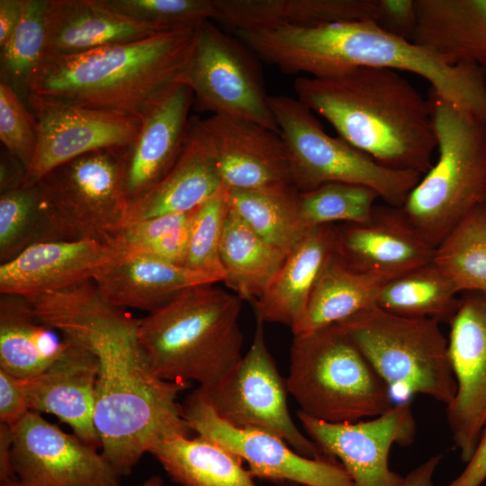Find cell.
<instances>
[{"label": "cell", "instance_id": "cell-42", "mask_svg": "<svg viewBox=\"0 0 486 486\" xmlns=\"http://www.w3.org/2000/svg\"><path fill=\"white\" fill-rule=\"evenodd\" d=\"M0 140L28 170L37 146V123L17 92L4 82L0 83Z\"/></svg>", "mask_w": 486, "mask_h": 486}, {"label": "cell", "instance_id": "cell-37", "mask_svg": "<svg viewBox=\"0 0 486 486\" xmlns=\"http://www.w3.org/2000/svg\"><path fill=\"white\" fill-rule=\"evenodd\" d=\"M195 210L127 224L112 245L121 254L144 255L184 266Z\"/></svg>", "mask_w": 486, "mask_h": 486}, {"label": "cell", "instance_id": "cell-27", "mask_svg": "<svg viewBox=\"0 0 486 486\" xmlns=\"http://www.w3.org/2000/svg\"><path fill=\"white\" fill-rule=\"evenodd\" d=\"M215 21L234 32L379 21L378 0H216Z\"/></svg>", "mask_w": 486, "mask_h": 486}, {"label": "cell", "instance_id": "cell-22", "mask_svg": "<svg viewBox=\"0 0 486 486\" xmlns=\"http://www.w3.org/2000/svg\"><path fill=\"white\" fill-rule=\"evenodd\" d=\"M117 253L113 245L91 239L33 245L0 265V294L26 296L72 286L92 279Z\"/></svg>", "mask_w": 486, "mask_h": 486}, {"label": "cell", "instance_id": "cell-26", "mask_svg": "<svg viewBox=\"0 0 486 486\" xmlns=\"http://www.w3.org/2000/svg\"><path fill=\"white\" fill-rule=\"evenodd\" d=\"M337 240L338 228L334 224L310 229L287 255L265 293L253 302L256 316L292 330L305 313L323 267L337 251Z\"/></svg>", "mask_w": 486, "mask_h": 486}, {"label": "cell", "instance_id": "cell-9", "mask_svg": "<svg viewBox=\"0 0 486 486\" xmlns=\"http://www.w3.org/2000/svg\"><path fill=\"white\" fill-rule=\"evenodd\" d=\"M269 104L300 193L331 182L356 184L374 189L387 204L400 207L421 178L418 172L385 167L339 136L328 135L296 97L269 95Z\"/></svg>", "mask_w": 486, "mask_h": 486}, {"label": "cell", "instance_id": "cell-47", "mask_svg": "<svg viewBox=\"0 0 486 486\" xmlns=\"http://www.w3.org/2000/svg\"><path fill=\"white\" fill-rule=\"evenodd\" d=\"M23 0H0V46L3 47L15 31L22 16Z\"/></svg>", "mask_w": 486, "mask_h": 486}, {"label": "cell", "instance_id": "cell-8", "mask_svg": "<svg viewBox=\"0 0 486 486\" xmlns=\"http://www.w3.org/2000/svg\"><path fill=\"white\" fill-rule=\"evenodd\" d=\"M386 385L394 404L423 394L446 404L456 382L440 322L372 305L338 323Z\"/></svg>", "mask_w": 486, "mask_h": 486}, {"label": "cell", "instance_id": "cell-13", "mask_svg": "<svg viewBox=\"0 0 486 486\" xmlns=\"http://www.w3.org/2000/svg\"><path fill=\"white\" fill-rule=\"evenodd\" d=\"M181 411L191 430L238 456L255 478L307 486H354L336 458H308L270 432L224 421L199 388L186 397Z\"/></svg>", "mask_w": 486, "mask_h": 486}, {"label": "cell", "instance_id": "cell-36", "mask_svg": "<svg viewBox=\"0 0 486 486\" xmlns=\"http://www.w3.org/2000/svg\"><path fill=\"white\" fill-rule=\"evenodd\" d=\"M433 261L458 293L486 295V208L463 220L436 248Z\"/></svg>", "mask_w": 486, "mask_h": 486}, {"label": "cell", "instance_id": "cell-25", "mask_svg": "<svg viewBox=\"0 0 486 486\" xmlns=\"http://www.w3.org/2000/svg\"><path fill=\"white\" fill-rule=\"evenodd\" d=\"M93 281L112 304L151 312L190 286L215 284L209 275L144 255L117 253Z\"/></svg>", "mask_w": 486, "mask_h": 486}, {"label": "cell", "instance_id": "cell-2", "mask_svg": "<svg viewBox=\"0 0 486 486\" xmlns=\"http://www.w3.org/2000/svg\"><path fill=\"white\" fill-rule=\"evenodd\" d=\"M238 39L281 72L320 76L355 67L385 68L425 78L438 95L486 123V73L450 63L433 50L373 22L240 31Z\"/></svg>", "mask_w": 486, "mask_h": 486}, {"label": "cell", "instance_id": "cell-28", "mask_svg": "<svg viewBox=\"0 0 486 486\" xmlns=\"http://www.w3.org/2000/svg\"><path fill=\"white\" fill-rule=\"evenodd\" d=\"M412 41L450 63L467 62L486 73V0H414Z\"/></svg>", "mask_w": 486, "mask_h": 486}, {"label": "cell", "instance_id": "cell-5", "mask_svg": "<svg viewBox=\"0 0 486 486\" xmlns=\"http://www.w3.org/2000/svg\"><path fill=\"white\" fill-rule=\"evenodd\" d=\"M242 300L202 284L184 289L140 320L139 341L153 371L169 382L213 387L243 357Z\"/></svg>", "mask_w": 486, "mask_h": 486}, {"label": "cell", "instance_id": "cell-52", "mask_svg": "<svg viewBox=\"0 0 486 486\" xmlns=\"http://www.w3.org/2000/svg\"><path fill=\"white\" fill-rule=\"evenodd\" d=\"M280 486H307V485H303V484H300L296 482H282L280 483Z\"/></svg>", "mask_w": 486, "mask_h": 486}, {"label": "cell", "instance_id": "cell-11", "mask_svg": "<svg viewBox=\"0 0 486 486\" xmlns=\"http://www.w3.org/2000/svg\"><path fill=\"white\" fill-rule=\"evenodd\" d=\"M252 53L211 20L203 21L194 28L184 81L194 93L197 109L243 119L279 132Z\"/></svg>", "mask_w": 486, "mask_h": 486}, {"label": "cell", "instance_id": "cell-34", "mask_svg": "<svg viewBox=\"0 0 486 486\" xmlns=\"http://www.w3.org/2000/svg\"><path fill=\"white\" fill-rule=\"evenodd\" d=\"M457 294L451 280L432 261L389 279L375 305L399 316L448 323L459 303Z\"/></svg>", "mask_w": 486, "mask_h": 486}, {"label": "cell", "instance_id": "cell-10", "mask_svg": "<svg viewBox=\"0 0 486 486\" xmlns=\"http://www.w3.org/2000/svg\"><path fill=\"white\" fill-rule=\"evenodd\" d=\"M128 147L90 152L58 165L34 182L63 240L112 245L125 226Z\"/></svg>", "mask_w": 486, "mask_h": 486}, {"label": "cell", "instance_id": "cell-4", "mask_svg": "<svg viewBox=\"0 0 486 486\" xmlns=\"http://www.w3.org/2000/svg\"><path fill=\"white\" fill-rule=\"evenodd\" d=\"M194 28L176 29L68 56H45L27 94L141 119L168 87L184 81Z\"/></svg>", "mask_w": 486, "mask_h": 486}, {"label": "cell", "instance_id": "cell-44", "mask_svg": "<svg viewBox=\"0 0 486 486\" xmlns=\"http://www.w3.org/2000/svg\"><path fill=\"white\" fill-rule=\"evenodd\" d=\"M30 411L19 379L0 369V420L13 427Z\"/></svg>", "mask_w": 486, "mask_h": 486}, {"label": "cell", "instance_id": "cell-6", "mask_svg": "<svg viewBox=\"0 0 486 486\" xmlns=\"http://www.w3.org/2000/svg\"><path fill=\"white\" fill-rule=\"evenodd\" d=\"M438 153L400 206L435 248L469 214L486 208V123L430 89Z\"/></svg>", "mask_w": 486, "mask_h": 486}, {"label": "cell", "instance_id": "cell-7", "mask_svg": "<svg viewBox=\"0 0 486 486\" xmlns=\"http://www.w3.org/2000/svg\"><path fill=\"white\" fill-rule=\"evenodd\" d=\"M285 380L299 411L329 423L373 418L394 405L386 385L338 323L293 335Z\"/></svg>", "mask_w": 486, "mask_h": 486}, {"label": "cell", "instance_id": "cell-51", "mask_svg": "<svg viewBox=\"0 0 486 486\" xmlns=\"http://www.w3.org/2000/svg\"><path fill=\"white\" fill-rule=\"evenodd\" d=\"M0 486H23V485L17 478H15V479L1 481Z\"/></svg>", "mask_w": 486, "mask_h": 486}, {"label": "cell", "instance_id": "cell-50", "mask_svg": "<svg viewBox=\"0 0 486 486\" xmlns=\"http://www.w3.org/2000/svg\"><path fill=\"white\" fill-rule=\"evenodd\" d=\"M140 486H165V483L160 476L153 475Z\"/></svg>", "mask_w": 486, "mask_h": 486}, {"label": "cell", "instance_id": "cell-15", "mask_svg": "<svg viewBox=\"0 0 486 486\" xmlns=\"http://www.w3.org/2000/svg\"><path fill=\"white\" fill-rule=\"evenodd\" d=\"M297 416L322 453L336 458L354 486H403L405 476L389 465L393 444L410 445L416 422L410 402L394 404L378 417L353 423H329L301 411Z\"/></svg>", "mask_w": 486, "mask_h": 486}, {"label": "cell", "instance_id": "cell-18", "mask_svg": "<svg viewBox=\"0 0 486 486\" xmlns=\"http://www.w3.org/2000/svg\"><path fill=\"white\" fill-rule=\"evenodd\" d=\"M202 123L228 188L260 190L293 185L279 132L220 114L202 119Z\"/></svg>", "mask_w": 486, "mask_h": 486}, {"label": "cell", "instance_id": "cell-30", "mask_svg": "<svg viewBox=\"0 0 486 486\" xmlns=\"http://www.w3.org/2000/svg\"><path fill=\"white\" fill-rule=\"evenodd\" d=\"M389 279L353 269L336 251L323 267L305 313L292 334L309 333L339 323L375 305L381 288Z\"/></svg>", "mask_w": 486, "mask_h": 486}, {"label": "cell", "instance_id": "cell-20", "mask_svg": "<svg viewBox=\"0 0 486 486\" xmlns=\"http://www.w3.org/2000/svg\"><path fill=\"white\" fill-rule=\"evenodd\" d=\"M337 228V254L356 271L392 278L434 260L436 248L400 207L375 206L365 222Z\"/></svg>", "mask_w": 486, "mask_h": 486}, {"label": "cell", "instance_id": "cell-1", "mask_svg": "<svg viewBox=\"0 0 486 486\" xmlns=\"http://www.w3.org/2000/svg\"><path fill=\"white\" fill-rule=\"evenodd\" d=\"M25 298L44 324L96 356L94 427L101 453L121 477L158 442L188 436L176 401L188 383L153 371L139 341L140 320L109 302L93 279Z\"/></svg>", "mask_w": 486, "mask_h": 486}, {"label": "cell", "instance_id": "cell-39", "mask_svg": "<svg viewBox=\"0 0 486 486\" xmlns=\"http://www.w3.org/2000/svg\"><path fill=\"white\" fill-rule=\"evenodd\" d=\"M378 194L356 184L331 182L299 194L300 207L307 225L314 227L335 221L363 223L370 219Z\"/></svg>", "mask_w": 486, "mask_h": 486}, {"label": "cell", "instance_id": "cell-38", "mask_svg": "<svg viewBox=\"0 0 486 486\" xmlns=\"http://www.w3.org/2000/svg\"><path fill=\"white\" fill-rule=\"evenodd\" d=\"M49 0H23L21 20L1 47V77L18 92L27 93V81L46 55V14Z\"/></svg>", "mask_w": 486, "mask_h": 486}, {"label": "cell", "instance_id": "cell-31", "mask_svg": "<svg viewBox=\"0 0 486 486\" xmlns=\"http://www.w3.org/2000/svg\"><path fill=\"white\" fill-rule=\"evenodd\" d=\"M149 453L181 486H258L238 456L201 436H175Z\"/></svg>", "mask_w": 486, "mask_h": 486}, {"label": "cell", "instance_id": "cell-49", "mask_svg": "<svg viewBox=\"0 0 486 486\" xmlns=\"http://www.w3.org/2000/svg\"><path fill=\"white\" fill-rule=\"evenodd\" d=\"M12 430L0 422V482L17 478L12 458Z\"/></svg>", "mask_w": 486, "mask_h": 486}, {"label": "cell", "instance_id": "cell-43", "mask_svg": "<svg viewBox=\"0 0 486 486\" xmlns=\"http://www.w3.org/2000/svg\"><path fill=\"white\" fill-rule=\"evenodd\" d=\"M378 25L386 32L412 41L417 16L414 0H378Z\"/></svg>", "mask_w": 486, "mask_h": 486}, {"label": "cell", "instance_id": "cell-19", "mask_svg": "<svg viewBox=\"0 0 486 486\" xmlns=\"http://www.w3.org/2000/svg\"><path fill=\"white\" fill-rule=\"evenodd\" d=\"M66 346L41 374L19 379L30 410L55 415L86 444L101 448L94 427L98 359L83 344L62 337Z\"/></svg>", "mask_w": 486, "mask_h": 486}, {"label": "cell", "instance_id": "cell-12", "mask_svg": "<svg viewBox=\"0 0 486 486\" xmlns=\"http://www.w3.org/2000/svg\"><path fill=\"white\" fill-rule=\"evenodd\" d=\"M265 321L256 316L252 344L238 366L212 388L202 390L216 414L231 426L258 428L284 440L295 452L312 459L325 456L304 436L289 412L284 380L268 351Z\"/></svg>", "mask_w": 486, "mask_h": 486}, {"label": "cell", "instance_id": "cell-16", "mask_svg": "<svg viewBox=\"0 0 486 486\" xmlns=\"http://www.w3.org/2000/svg\"><path fill=\"white\" fill-rule=\"evenodd\" d=\"M448 324L456 392L446 418L461 460L468 463L486 428V295L462 293Z\"/></svg>", "mask_w": 486, "mask_h": 486}, {"label": "cell", "instance_id": "cell-3", "mask_svg": "<svg viewBox=\"0 0 486 486\" xmlns=\"http://www.w3.org/2000/svg\"><path fill=\"white\" fill-rule=\"evenodd\" d=\"M293 88L299 101L378 164L421 175L432 166L436 139L429 101L396 70L355 67L301 76Z\"/></svg>", "mask_w": 486, "mask_h": 486}, {"label": "cell", "instance_id": "cell-40", "mask_svg": "<svg viewBox=\"0 0 486 486\" xmlns=\"http://www.w3.org/2000/svg\"><path fill=\"white\" fill-rule=\"evenodd\" d=\"M229 188L226 185L194 212L184 266L223 282L220 247L229 212Z\"/></svg>", "mask_w": 486, "mask_h": 486}, {"label": "cell", "instance_id": "cell-21", "mask_svg": "<svg viewBox=\"0 0 486 486\" xmlns=\"http://www.w3.org/2000/svg\"><path fill=\"white\" fill-rule=\"evenodd\" d=\"M194 93L179 81L163 92L146 110L125 161V191L129 205L156 186L178 159L186 138Z\"/></svg>", "mask_w": 486, "mask_h": 486}, {"label": "cell", "instance_id": "cell-24", "mask_svg": "<svg viewBox=\"0 0 486 486\" xmlns=\"http://www.w3.org/2000/svg\"><path fill=\"white\" fill-rule=\"evenodd\" d=\"M223 185L202 119L191 116L184 145L176 164L156 186L129 205L125 225L193 212Z\"/></svg>", "mask_w": 486, "mask_h": 486}, {"label": "cell", "instance_id": "cell-17", "mask_svg": "<svg viewBox=\"0 0 486 486\" xmlns=\"http://www.w3.org/2000/svg\"><path fill=\"white\" fill-rule=\"evenodd\" d=\"M27 104L37 123L38 140L26 184L82 155L130 146L141 126L139 118L64 104L31 93Z\"/></svg>", "mask_w": 486, "mask_h": 486}, {"label": "cell", "instance_id": "cell-29", "mask_svg": "<svg viewBox=\"0 0 486 486\" xmlns=\"http://www.w3.org/2000/svg\"><path fill=\"white\" fill-rule=\"evenodd\" d=\"M55 331L38 318L25 297L0 294V369L18 379L44 372L66 346Z\"/></svg>", "mask_w": 486, "mask_h": 486}, {"label": "cell", "instance_id": "cell-35", "mask_svg": "<svg viewBox=\"0 0 486 486\" xmlns=\"http://www.w3.org/2000/svg\"><path fill=\"white\" fill-rule=\"evenodd\" d=\"M63 240L35 183L0 194V263L43 242Z\"/></svg>", "mask_w": 486, "mask_h": 486}, {"label": "cell", "instance_id": "cell-32", "mask_svg": "<svg viewBox=\"0 0 486 486\" xmlns=\"http://www.w3.org/2000/svg\"><path fill=\"white\" fill-rule=\"evenodd\" d=\"M220 257L225 284L242 301L254 302L271 284L287 255L262 238L230 208Z\"/></svg>", "mask_w": 486, "mask_h": 486}, {"label": "cell", "instance_id": "cell-33", "mask_svg": "<svg viewBox=\"0 0 486 486\" xmlns=\"http://www.w3.org/2000/svg\"><path fill=\"white\" fill-rule=\"evenodd\" d=\"M299 194L294 185L229 188V205L256 234L288 255L310 230L301 211Z\"/></svg>", "mask_w": 486, "mask_h": 486}, {"label": "cell", "instance_id": "cell-23", "mask_svg": "<svg viewBox=\"0 0 486 486\" xmlns=\"http://www.w3.org/2000/svg\"><path fill=\"white\" fill-rule=\"evenodd\" d=\"M45 56H68L172 31L118 11L107 0H49Z\"/></svg>", "mask_w": 486, "mask_h": 486}, {"label": "cell", "instance_id": "cell-45", "mask_svg": "<svg viewBox=\"0 0 486 486\" xmlns=\"http://www.w3.org/2000/svg\"><path fill=\"white\" fill-rule=\"evenodd\" d=\"M449 486H481L486 480V428L472 458Z\"/></svg>", "mask_w": 486, "mask_h": 486}, {"label": "cell", "instance_id": "cell-46", "mask_svg": "<svg viewBox=\"0 0 486 486\" xmlns=\"http://www.w3.org/2000/svg\"><path fill=\"white\" fill-rule=\"evenodd\" d=\"M27 168L9 152L1 155L0 194L16 189L24 184Z\"/></svg>", "mask_w": 486, "mask_h": 486}, {"label": "cell", "instance_id": "cell-14", "mask_svg": "<svg viewBox=\"0 0 486 486\" xmlns=\"http://www.w3.org/2000/svg\"><path fill=\"white\" fill-rule=\"evenodd\" d=\"M12 430V458L23 486H120L97 448L30 410Z\"/></svg>", "mask_w": 486, "mask_h": 486}, {"label": "cell", "instance_id": "cell-48", "mask_svg": "<svg viewBox=\"0 0 486 486\" xmlns=\"http://www.w3.org/2000/svg\"><path fill=\"white\" fill-rule=\"evenodd\" d=\"M443 454H436L409 472L403 486H435L434 473L441 462Z\"/></svg>", "mask_w": 486, "mask_h": 486}, {"label": "cell", "instance_id": "cell-41", "mask_svg": "<svg viewBox=\"0 0 486 486\" xmlns=\"http://www.w3.org/2000/svg\"><path fill=\"white\" fill-rule=\"evenodd\" d=\"M132 18L170 30L195 28L218 16L216 0H107Z\"/></svg>", "mask_w": 486, "mask_h": 486}]
</instances>
